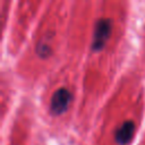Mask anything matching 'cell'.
Segmentation results:
<instances>
[{"instance_id": "6da1fadb", "label": "cell", "mask_w": 145, "mask_h": 145, "mask_svg": "<svg viewBox=\"0 0 145 145\" xmlns=\"http://www.w3.org/2000/svg\"><path fill=\"white\" fill-rule=\"evenodd\" d=\"M112 29V22L110 18H100L96 20L92 37L91 46L94 51L101 50L110 37Z\"/></svg>"}, {"instance_id": "7a4b0ae2", "label": "cell", "mask_w": 145, "mask_h": 145, "mask_svg": "<svg viewBox=\"0 0 145 145\" xmlns=\"http://www.w3.org/2000/svg\"><path fill=\"white\" fill-rule=\"evenodd\" d=\"M70 101H71V93L65 87L58 88L52 94V97L50 101L51 112L54 114L63 113L67 110L68 105L70 104Z\"/></svg>"}, {"instance_id": "3957f363", "label": "cell", "mask_w": 145, "mask_h": 145, "mask_svg": "<svg viewBox=\"0 0 145 145\" xmlns=\"http://www.w3.org/2000/svg\"><path fill=\"white\" fill-rule=\"evenodd\" d=\"M135 131V123L131 120H126L123 121L116 130L114 133V138L116 142L119 145H126L130 142V139L134 136Z\"/></svg>"}, {"instance_id": "277c9868", "label": "cell", "mask_w": 145, "mask_h": 145, "mask_svg": "<svg viewBox=\"0 0 145 145\" xmlns=\"http://www.w3.org/2000/svg\"><path fill=\"white\" fill-rule=\"evenodd\" d=\"M50 52H51V49L49 48L48 44H40V45H37V53H39V56L46 57V56L50 54Z\"/></svg>"}]
</instances>
